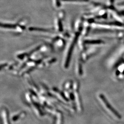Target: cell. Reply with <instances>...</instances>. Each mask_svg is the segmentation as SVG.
Segmentation results:
<instances>
[{"label":"cell","mask_w":124,"mask_h":124,"mask_svg":"<svg viewBox=\"0 0 124 124\" xmlns=\"http://www.w3.org/2000/svg\"><path fill=\"white\" fill-rule=\"evenodd\" d=\"M99 98L101 100V101L102 102V103L103 104V105H104V107L107 109L108 111L111 114V115L113 116H115V117L117 119H120L121 118V117L119 114V113L116 111L115 109L113 108V107L110 104L109 102L106 100V98L104 97L103 95L101 94L99 96Z\"/></svg>","instance_id":"6da1fadb"},{"label":"cell","mask_w":124,"mask_h":124,"mask_svg":"<svg viewBox=\"0 0 124 124\" xmlns=\"http://www.w3.org/2000/svg\"><path fill=\"white\" fill-rule=\"evenodd\" d=\"M79 35V34H77L75 36V38L74 40V41L72 43V44L70 45V49L69 50V51H68V55H67V56L66 60L65 63V67L66 68L68 67V66H69L70 61V58H71V55H72V52H73V48H74V46H75V42H76V40L78 39Z\"/></svg>","instance_id":"7a4b0ae2"},{"label":"cell","mask_w":124,"mask_h":124,"mask_svg":"<svg viewBox=\"0 0 124 124\" xmlns=\"http://www.w3.org/2000/svg\"><path fill=\"white\" fill-rule=\"evenodd\" d=\"M85 43L88 44H100L103 42V41L100 40H85Z\"/></svg>","instance_id":"3957f363"},{"label":"cell","mask_w":124,"mask_h":124,"mask_svg":"<svg viewBox=\"0 0 124 124\" xmlns=\"http://www.w3.org/2000/svg\"><path fill=\"white\" fill-rule=\"evenodd\" d=\"M29 30L31 31H49V30L47 29H44L42 28H34L31 27L29 29Z\"/></svg>","instance_id":"277c9868"},{"label":"cell","mask_w":124,"mask_h":124,"mask_svg":"<svg viewBox=\"0 0 124 124\" xmlns=\"http://www.w3.org/2000/svg\"><path fill=\"white\" fill-rule=\"evenodd\" d=\"M63 1H88V0H62Z\"/></svg>","instance_id":"8992f818"},{"label":"cell","mask_w":124,"mask_h":124,"mask_svg":"<svg viewBox=\"0 0 124 124\" xmlns=\"http://www.w3.org/2000/svg\"><path fill=\"white\" fill-rule=\"evenodd\" d=\"M1 26L5 28H9V29H13L15 28L16 26L13 24H1Z\"/></svg>","instance_id":"5b68a950"},{"label":"cell","mask_w":124,"mask_h":124,"mask_svg":"<svg viewBox=\"0 0 124 124\" xmlns=\"http://www.w3.org/2000/svg\"><path fill=\"white\" fill-rule=\"evenodd\" d=\"M56 4L57 7H59L60 5L59 0H56Z\"/></svg>","instance_id":"52a82bcc"}]
</instances>
